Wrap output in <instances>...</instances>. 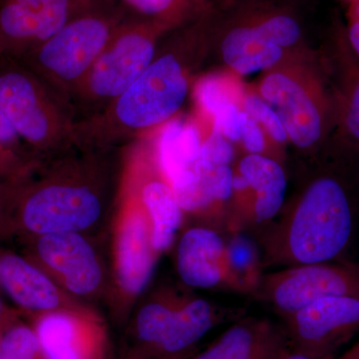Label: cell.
Returning a JSON list of instances; mask_svg holds the SVG:
<instances>
[{
	"mask_svg": "<svg viewBox=\"0 0 359 359\" xmlns=\"http://www.w3.org/2000/svg\"><path fill=\"white\" fill-rule=\"evenodd\" d=\"M159 256L153 247L147 212L141 203L136 204L122 217L116 236V280L126 299H135L144 292Z\"/></svg>",
	"mask_w": 359,
	"mask_h": 359,
	"instance_id": "15",
	"label": "cell"
},
{
	"mask_svg": "<svg viewBox=\"0 0 359 359\" xmlns=\"http://www.w3.org/2000/svg\"><path fill=\"white\" fill-rule=\"evenodd\" d=\"M203 142L196 123L184 119L165 123L158 140V167L171 185L196 171Z\"/></svg>",
	"mask_w": 359,
	"mask_h": 359,
	"instance_id": "19",
	"label": "cell"
},
{
	"mask_svg": "<svg viewBox=\"0 0 359 359\" xmlns=\"http://www.w3.org/2000/svg\"><path fill=\"white\" fill-rule=\"evenodd\" d=\"M0 287L21 308L39 314L94 311L68 294L46 271L15 255L0 257Z\"/></svg>",
	"mask_w": 359,
	"mask_h": 359,
	"instance_id": "16",
	"label": "cell"
},
{
	"mask_svg": "<svg viewBox=\"0 0 359 359\" xmlns=\"http://www.w3.org/2000/svg\"><path fill=\"white\" fill-rule=\"evenodd\" d=\"M201 1H204L205 2V0H201Z\"/></svg>",
	"mask_w": 359,
	"mask_h": 359,
	"instance_id": "38",
	"label": "cell"
},
{
	"mask_svg": "<svg viewBox=\"0 0 359 359\" xmlns=\"http://www.w3.org/2000/svg\"><path fill=\"white\" fill-rule=\"evenodd\" d=\"M20 140L22 139L0 108V148L18 147Z\"/></svg>",
	"mask_w": 359,
	"mask_h": 359,
	"instance_id": "32",
	"label": "cell"
},
{
	"mask_svg": "<svg viewBox=\"0 0 359 359\" xmlns=\"http://www.w3.org/2000/svg\"><path fill=\"white\" fill-rule=\"evenodd\" d=\"M4 304H2L1 299H0V327H1L2 320H4ZM4 330H0V335L2 334Z\"/></svg>",
	"mask_w": 359,
	"mask_h": 359,
	"instance_id": "37",
	"label": "cell"
},
{
	"mask_svg": "<svg viewBox=\"0 0 359 359\" xmlns=\"http://www.w3.org/2000/svg\"><path fill=\"white\" fill-rule=\"evenodd\" d=\"M257 94L280 116L292 145L306 151L320 143L327 125V102L318 80L276 66L261 80Z\"/></svg>",
	"mask_w": 359,
	"mask_h": 359,
	"instance_id": "8",
	"label": "cell"
},
{
	"mask_svg": "<svg viewBox=\"0 0 359 359\" xmlns=\"http://www.w3.org/2000/svg\"><path fill=\"white\" fill-rule=\"evenodd\" d=\"M259 34L271 43L285 48L294 46L302 36L301 26L292 16L285 13H271L248 21Z\"/></svg>",
	"mask_w": 359,
	"mask_h": 359,
	"instance_id": "26",
	"label": "cell"
},
{
	"mask_svg": "<svg viewBox=\"0 0 359 359\" xmlns=\"http://www.w3.org/2000/svg\"><path fill=\"white\" fill-rule=\"evenodd\" d=\"M115 149L74 147L52 157L50 171L26 197L21 218L30 233H85L105 224L119 185Z\"/></svg>",
	"mask_w": 359,
	"mask_h": 359,
	"instance_id": "1",
	"label": "cell"
},
{
	"mask_svg": "<svg viewBox=\"0 0 359 359\" xmlns=\"http://www.w3.org/2000/svg\"><path fill=\"white\" fill-rule=\"evenodd\" d=\"M241 143L248 154H264L266 148V132L261 125L243 110L241 119Z\"/></svg>",
	"mask_w": 359,
	"mask_h": 359,
	"instance_id": "30",
	"label": "cell"
},
{
	"mask_svg": "<svg viewBox=\"0 0 359 359\" xmlns=\"http://www.w3.org/2000/svg\"><path fill=\"white\" fill-rule=\"evenodd\" d=\"M140 200L150 219L153 247L161 255L173 244L183 221V210L161 170L142 187Z\"/></svg>",
	"mask_w": 359,
	"mask_h": 359,
	"instance_id": "21",
	"label": "cell"
},
{
	"mask_svg": "<svg viewBox=\"0 0 359 359\" xmlns=\"http://www.w3.org/2000/svg\"><path fill=\"white\" fill-rule=\"evenodd\" d=\"M169 29L163 23L130 14L68 96L75 129L102 113L138 79L154 60L157 40Z\"/></svg>",
	"mask_w": 359,
	"mask_h": 359,
	"instance_id": "5",
	"label": "cell"
},
{
	"mask_svg": "<svg viewBox=\"0 0 359 359\" xmlns=\"http://www.w3.org/2000/svg\"><path fill=\"white\" fill-rule=\"evenodd\" d=\"M348 39L353 50L359 56V20L351 18L348 29Z\"/></svg>",
	"mask_w": 359,
	"mask_h": 359,
	"instance_id": "33",
	"label": "cell"
},
{
	"mask_svg": "<svg viewBox=\"0 0 359 359\" xmlns=\"http://www.w3.org/2000/svg\"><path fill=\"white\" fill-rule=\"evenodd\" d=\"M0 359H46L33 327H8L0 335Z\"/></svg>",
	"mask_w": 359,
	"mask_h": 359,
	"instance_id": "27",
	"label": "cell"
},
{
	"mask_svg": "<svg viewBox=\"0 0 359 359\" xmlns=\"http://www.w3.org/2000/svg\"><path fill=\"white\" fill-rule=\"evenodd\" d=\"M285 50L264 39L250 23L229 30L222 42L224 63L238 75L273 69L282 61Z\"/></svg>",
	"mask_w": 359,
	"mask_h": 359,
	"instance_id": "20",
	"label": "cell"
},
{
	"mask_svg": "<svg viewBox=\"0 0 359 359\" xmlns=\"http://www.w3.org/2000/svg\"><path fill=\"white\" fill-rule=\"evenodd\" d=\"M354 226L353 203L346 184L335 175H320L262 226L257 245L264 269L344 259Z\"/></svg>",
	"mask_w": 359,
	"mask_h": 359,
	"instance_id": "2",
	"label": "cell"
},
{
	"mask_svg": "<svg viewBox=\"0 0 359 359\" xmlns=\"http://www.w3.org/2000/svg\"><path fill=\"white\" fill-rule=\"evenodd\" d=\"M0 108L22 141L51 157L76 146L69 107L25 63L0 68Z\"/></svg>",
	"mask_w": 359,
	"mask_h": 359,
	"instance_id": "6",
	"label": "cell"
},
{
	"mask_svg": "<svg viewBox=\"0 0 359 359\" xmlns=\"http://www.w3.org/2000/svg\"><path fill=\"white\" fill-rule=\"evenodd\" d=\"M243 110L256 120L269 138L278 145L289 141L283 123L276 110L257 93H248L243 97Z\"/></svg>",
	"mask_w": 359,
	"mask_h": 359,
	"instance_id": "28",
	"label": "cell"
},
{
	"mask_svg": "<svg viewBox=\"0 0 359 359\" xmlns=\"http://www.w3.org/2000/svg\"><path fill=\"white\" fill-rule=\"evenodd\" d=\"M183 295L175 290H161L144 304L135 318L133 332L138 342L136 353L153 358L164 339Z\"/></svg>",
	"mask_w": 359,
	"mask_h": 359,
	"instance_id": "22",
	"label": "cell"
},
{
	"mask_svg": "<svg viewBox=\"0 0 359 359\" xmlns=\"http://www.w3.org/2000/svg\"><path fill=\"white\" fill-rule=\"evenodd\" d=\"M335 359H359V339L344 353L339 354Z\"/></svg>",
	"mask_w": 359,
	"mask_h": 359,
	"instance_id": "34",
	"label": "cell"
},
{
	"mask_svg": "<svg viewBox=\"0 0 359 359\" xmlns=\"http://www.w3.org/2000/svg\"><path fill=\"white\" fill-rule=\"evenodd\" d=\"M195 96L201 109L211 119L231 105H242L244 97L230 80L219 75L201 79L196 86Z\"/></svg>",
	"mask_w": 359,
	"mask_h": 359,
	"instance_id": "25",
	"label": "cell"
},
{
	"mask_svg": "<svg viewBox=\"0 0 359 359\" xmlns=\"http://www.w3.org/2000/svg\"><path fill=\"white\" fill-rule=\"evenodd\" d=\"M290 351L282 323L244 316L193 359H282Z\"/></svg>",
	"mask_w": 359,
	"mask_h": 359,
	"instance_id": "17",
	"label": "cell"
},
{
	"mask_svg": "<svg viewBox=\"0 0 359 359\" xmlns=\"http://www.w3.org/2000/svg\"><path fill=\"white\" fill-rule=\"evenodd\" d=\"M351 18L359 20V0H353L351 7Z\"/></svg>",
	"mask_w": 359,
	"mask_h": 359,
	"instance_id": "36",
	"label": "cell"
},
{
	"mask_svg": "<svg viewBox=\"0 0 359 359\" xmlns=\"http://www.w3.org/2000/svg\"><path fill=\"white\" fill-rule=\"evenodd\" d=\"M235 159L233 143L219 132L212 130L203 142L200 160L212 166H231Z\"/></svg>",
	"mask_w": 359,
	"mask_h": 359,
	"instance_id": "29",
	"label": "cell"
},
{
	"mask_svg": "<svg viewBox=\"0 0 359 359\" xmlns=\"http://www.w3.org/2000/svg\"><path fill=\"white\" fill-rule=\"evenodd\" d=\"M282 359H335V358H318V356L311 355V354L301 353V351L292 349Z\"/></svg>",
	"mask_w": 359,
	"mask_h": 359,
	"instance_id": "35",
	"label": "cell"
},
{
	"mask_svg": "<svg viewBox=\"0 0 359 359\" xmlns=\"http://www.w3.org/2000/svg\"><path fill=\"white\" fill-rule=\"evenodd\" d=\"M342 121L346 133L359 145V76L347 90Z\"/></svg>",
	"mask_w": 359,
	"mask_h": 359,
	"instance_id": "31",
	"label": "cell"
},
{
	"mask_svg": "<svg viewBox=\"0 0 359 359\" xmlns=\"http://www.w3.org/2000/svg\"><path fill=\"white\" fill-rule=\"evenodd\" d=\"M35 334L46 359H105L107 332L94 311L39 314Z\"/></svg>",
	"mask_w": 359,
	"mask_h": 359,
	"instance_id": "13",
	"label": "cell"
},
{
	"mask_svg": "<svg viewBox=\"0 0 359 359\" xmlns=\"http://www.w3.org/2000/svg\"></svg>",
	"mask_w": 359,
	"mask_h": 359,
	"instance_id": "39",
	"label": "cell"
},
{
	"mask_svg": "<svg viewBox=\"0 0 359 359\" xmlns=\"http://www.w3.org/2000/svg\"><path fill=\"white\" fill-rule=\"evenodd\" d=\"M280 320L294 351L337 358L359 334V294L325 297Z\"/></svg>",
	"mask_w": 359,
	"mask_h": 359,
	"instance_id": "9",
	"label": "cell"
},
{
	"mask_svg": "<svg viewBox=\"0 0 359 359\" xmlns=\"http://www.w3.org/2000/svg\"><path fill=\"white\" fill-rule=\"evenodd\" d=\"M36 254L46 273L78 302L103 294L107 271L91 236L71 231L39 236Z\"/></svg>",
	"mask_w": 359,
	"mask_h": 359,
	"instance_id": "11",
	"label": "cell"
},
{
	"mask_svg": "<svg viewBox=\"0 0 359 359\" xmlns=\"http://www.w3.org/2000/svg\"><path fill=\"white\" fill-rule=\"evenodd\" d=\"M131 15L176 27L202 11L201 0H119Z\"/></svg>",
	"mask_w": 359,
	"mask_h": 359,
	"instance_id": "24",
	"label": "cell"
},
{
	"mask_svg": "<svg viewBox=\"0 0 359 359\" xmlns=\"http://www.w3.org/2000/svg\"><path fill=\"white\" fill-rule=\"evenodd\" d=\"M86 1H0V47L27 53L57 33Z\"/></svg>",
	"mask_w": 359,
	"mask_h": 359,
	"instance_id": "12",
	"label": "cell"
},
{
	"mask_svg": "<svg viewBox=\"0 0 359 359\" xmlns=\"http://www.w3.org/2000/svg\"><path fill=\"white\" fill-rule=\"evenodd\" d=\"M245 316L243 309L218 306L208 299L183 297L175 311L156 359H187L208 332L226 321Z\"/></svg>",
	"mask_w": 359,
	"mask_h": 359,
	"instance_id": "18",
	"label": "cell"
},
{
	"mask_svg": "<svg viewBox=\"0 0 359 359\" xmlns=\"http://www.w3.org/2000/svg\"><path fill=\"white\" fill-rule=\"evenodd\" d=\"M233 171V205L226 229L233 233L266 226L285 203L287 180L282 165L268 155L247 154Z\"/></svg>",
	"mask_w": 359,
	"mask_h": 359,
	"instance_id": "10",
	"label": "cell"
},
{
	"mask_svg": "<svg viewBox=\"0 0 359 359\" xmlns=\"http://www.w3.org/2000/svg\"><path fill=\"white\" fill-rule=\"evenodd\" d=\"M359 294V263L339 259L264 273L252 295L285 318L325 297Z\"/></svg>",
	"mask_w": 359,
	"mask_h": 359,
	"instance_id": "7",
	"label": "cell"
},
{
	"mask_svg": "<svg viewBox=\"0 0 359 359\" xmlns=\"http://www.w3.org/2000/svg\"><path fill=\"white\" fill-rule=\"evenodd\" d=\"M129 15L119 0H87L57 33L26 53L25 65L68 106L72 90Z\"/></svg>",
	"mask_w": 359,
	"mask_h": 359,
	"instance_id": "4",
	"label": "cell"
},
{
	"mask_svg": "<svg viewBox=\"0 0 359 359\" xmlns=\"http://www.w3.org/2000/svg\"><path fill=\"white\" fill-rule=\"evenodd\" d=\"M188 93V76L178 56L169 52L155 57L109 107L77 125L76 145L116 149L139 132L172 120L185 103Z\"/></svg>",
	"mask_w": 359,
	"mask_h": 359,
	"instance_id": "3",
	"label": "cell"
},
{
	"mask_svg": "<svg viewBox=\"0 0 359 359\" xmlns=\"http://www.w3.org/2000/svg\"><path fill=\"white\" fill-rule=\"evenodd\" d=\"M226 243L229 268L238 294H254L264 275L259 245L245 237L242 231L231 233Z\"/></svg>",
	"mask_w": 359,
	"mask_h": 359,
	"instance_id": "23",
	"label": "cell"
},
{
	"mask_svg": "<svg viewBox=\"0 0 359 359\" xmlns=\"http://www.w3.org/2000/svg\"><path fill=\"white\" fill-rule=\"evenodd\" d=\"M180 280L191 289L238 292L229 268L223 236L210 226H192L184 231L176 249Z\"/></svg>",
	"mask_w": 359,
	"mask_h": 359,
	"instance_id": "14",
	"label": "cell"
}]
</instances>
